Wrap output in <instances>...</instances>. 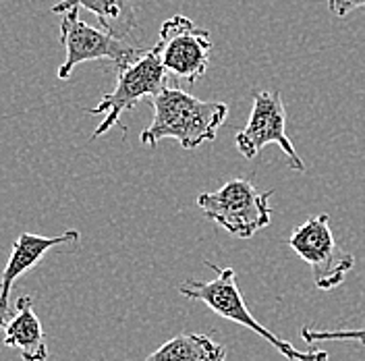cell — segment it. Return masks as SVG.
Masks as SVG:
<instances>
[{"label":"cell","instance_id":"13","mask_svg":"<svg viewBox=\"0 0 365 361\" xmlns=\"http://www.w3.org/2000/svg\"><path fill=\"white\" fill-rule=\"evenodd\" d=\"M301 339L307 345H316L319 340H355L365 347V328H355V330H316L309 326L301 328Z\"/></svg>","mask_w":365,"mask_h":361},{"label":"cell","instance_id":"11","mask_svg":"<svg viewBox=\"0 0 365 361\" xmlns=\"http://www.w3.org/2000/svg\"><path fill=\"white\" fill-rule=\"evenodd\" d=\"M71 9L93 13L100 27L116 40H125L137 25L135 0H61L52 6V13L65 15Z\"/></svg>","mask_w":365,"mask_h":361},{"label":"cell","instance_id":"5","mask_svg":"<svg viewBox=\"0 0 365 361\" xmlns=\"http://www.w3.org/2000/svg\"><path fill=\"white\" fill-rule=\"evenodd\" d=\"M287 243L303 262L309 264L314 285L322 291H332L341 287L349 272L355 268V258L339 248L328 214L307 218L291 233Z\"/></svg>","mask_w":365,"mask_h":361},{"label":"cell","instance_id":"6","mask_svg":"<svg viewBox=\"0 0 365 361\" xmlns=\"http://www.w3.org/2000/svg\"><path fill=\"white\" fill-rule=\"evenodd\" d=\"M61 44L65 46V63L58 67V79H68L73 68L90 61H113L116 68L127 67L145 50L116 40L104 29H96L79 19V9H71L61 19Z\"/></svg>","mask_w":365,"mask_h":361},{"label":"cell","instance_id":"1","mask_svg":"<svg viewBox=\"0 0 365 361\" xmlns=\"http://www.w3.org/2000/svg\"><path fill=\"white\" fill-rule=\"evenodd\" d=\"M154 118L141 131L143 146H158L162 139H177L185 150H195L205 141H214L228 116L225 102H207L189 91L166 86L152 98Z\"/></svg>","mask_w":365,"mask_h":361},{"label":"cell","instance_id":"2","mask_svg":"<svg viewBox=\"0 0 365 361\" xmlns=\"http://www.w3.org/2000/svg\"><path fill=\"white\" fill-rule=\"evenodd\" d=\"M207 268L216 272V276L207 283L202 280H185L179 287V293L191 301H200L207 305L216 316L225 317L228 322L241 324L245 328H250L251 332H255L259 339L270 342L274 349L287 357L289 361H328V353L322 349H314V351H299L291 342L280 339L278 335H274L272 330H268L262 322H257L251 316L250 307L243 301V295L239 291L237 285V272L232 268H218L212 262H205Z\"/></svg>","mask_w":365,"mask_h":361},{"label":"cell","instance_id":"9","mask_svg":"<svg viewBox=\"0 0 365 361\" xmlns=\"http://www.w3.org/2000/svg\"><path fill=\"white\" fill-rule=\"evenodd\" d=\"M77 241H79V230H67L56 237L21 233L15 239L9 262L0 276V330H4V324L11 316V291L17 278H21L25 272L36 268L50 249L65 245V243H77Z\"/></svg>","mask_w":365,"mask_h":361},{"label":"cell","instance_id":"4","mask_svg":"<svg viewBox=\"0 0 365 361\" xmlns=\"http://www.w3.org/2000/svg\"><path fill=\"white\" fill-rule=\"evenodd\" d=\"M166 88V71L160 63L158 52L152 46L131 65L118 68V79L110 93H106L98 106L88 108V114H106L96 127L93 139L108 133L120 123V116L133 111L143 98H156Z\"/></svg>","mask_w":365,"mask_h":361},{"label":"cell","instance_id":"3","mask_svg":"<svg viewBox=\"0 0 365 361\" xmlns=\"http://www.w3.org/2000/svg\"><path fill=\"white\" fill-rule=\"evenodd\" d=\"M272 193V189L259 191L247 179H232L216 191L200 193L197 205L205 218L222 226L227 233L239 239H251L272 220L268 205Z\"/></svg>","mask_w":365,"mask_h":361},{"label":"cell","instance_id":"10","mask_svg":"<svg viewBox=\"0 0 365 361\" xmlns=\"http://www.w3.org/2000/svg\"><path fill=\"white\" fill-rule=\"evenodd\" d=\"M31 297L21 295L15 301V314L4 324V345L21 351L23 361H46L48 345L40 317L36 316Z\"/></svg>","mask_w":365,"mask_h":361},{"label":"cell","instance_id":"12","mask_svg":"<svg viewBox=\"0 0 365 361\" xmlns=\"http://www.w3.org/2000/svg\"><path fill=\"white\" fill-rule=\"evenodd\" d=\"M145 361H227V347L207 335L187 332L166 340Z\"/></svg>","mask_w":365,"mask_h":361},{"label":"cell","instance_id":"7","mask_svg":"<svg viewBox=\"0 0 365 361\" xmlns=\"http://www.w3.org/2000/svg\"><path fill=\"white\" fill-rule=\"evenodd\" d=\"M276 143L287 156L289 168L305 173V164L287 136V111L278 91H253V108L247 125L235 137V148L247 160L255 158L266 146Z\"/></svg>","mask_w":365,"mask_h":361},{"label":"cell","instance_id":"14","mask_svg":"<svg viewBox=\"0 0 365 361\" xmlns=\"http://www.w3.org/2000/svg\"><path fill=\"white\" fill-rule=\"evenodd\" d=\"M328 6L336 17H346L351 11L365 6V0H328Z\"/></svg>","mask_w":365,"mask_h":361},{"label":"cell","instance_id":"8","mask_svg":"<svg viewBox=\"0 0 365 361\" xmlns=\"http://www.w3.org/2000/svg\"><path fill=\"white\" fill-rule=\"evenodd\" d=\"M154 48L166 73L195 83L210 65L212 38L207 29L197 27L189 17L175 15L162 23Z\"/></svg>","mask_w":365,"mask_h":361}]
</instances>
